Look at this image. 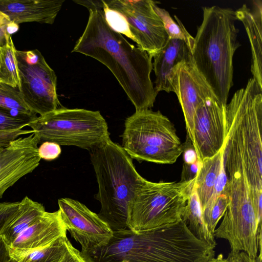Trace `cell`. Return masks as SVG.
I'll use <instances>...</instances> for the list:
<instances>
[{"label":"cell","mask_w":262,"mask_h":262,"mask_svg":"<svg viewBox=\"0 0 262 262\" xmlns=\"http://www.w3.org/2000/svg\"><path fill=\"white\" fill-rule=\"evenodd\" d=\"M46 212L40 203L27 196L19 202L17 214L1 234L6 243L10 246L17 237L39 220Z\"/></svg>","instance_id":"obj_20"},{"label":"cell","mask_w":262,"mask_h":262,"mask_svg":"<svg viewBox=\"0 0 262 262\" xmlns=\"http://www.w3.org/2000/svg\"><path fill=\"white\" fill-rule=\"evenodd\" d=\"M58 211L67 230L85 253L106 246L113 235L108 224L84 204L70 198L58 200Z\"/></svg>","instance_id":"obj_12"},{"label":"cell","mask_w":262,"mask_h":262,"mask_svg":"<svg viewBox=\"0 0 262 262\" xmlns=\"http://www.w3.org/2000/svg\"><path fill=\"white\" fill-rule=\"evenodd\" d=\"M195 179L152 182L143 178L128 206V229L139 233L181 221Z\"/></svg>","instance_id":"obj_6"},{"label":"cell","mask_w":262,"mask_h":262,"mask_svg":"<svg viewBox=\"0 0 262 262\" xmlns=\"http://www.w3.org/2000/svg\"><path fill=\"white\" fill-rule=\"evenodd\" d=\"M0 262H18L11 257L9 246L1 235L0 236Z\"/></svg>","instance_id":"obj_37"},{"label":"cell","mask_w":262,"mask_h":262,"mask_svg":"<svg viewBox=\"0 0 262 262\" xmlns=\"http://www.w3.org/2000/svg\"><path fill=\"white\" fill-rule=\"evenodd\" d=\"M226 104L211 98L200 104L195 110V150L200 161L215 156L224 145L226 136Z\"/></svg>","instance_id":"obj_14"},{"label":"cell","mask_w":262,"mask_h":262,"mask_svg":"<svg viewBox=\"0 0 262 262\" xmlns=\"http://www.w3.org/2000/svg\"><path fill=\"white\" fill-rule=\"evenodd\" d=\"M100 1H80L89 16L72 52L95 59L105 66L122 88L136 111L150 109L158 93L150 79L152 58L129 43L106 23Z\"/></svg>","instance_id":"obj_1"},{"label":"cell","mask_w":262,"mask_h":262,"mask_svg":"<svg viewBox=\"0 0 262 262\" xmlns=\"http://www.w3.org/2000/svg\"><path fill=\"white\" fill-rule=\"evenodd\" d=\"M19 202L0 203V236L16 216Z\"/></svg>","instance_id":"obj_30"},{"label":"cell","mask_w":262,"mask_h":262,"mask_svg":"<svg viewBox=\"0 0 262 262\" xmlns=\"http://www.w3.org/2000/svg\"><path fill=\"white\" fill-rule=\"evenodd\" d=\"M19 29L18 24L12 21L9 17L0 11V47L5 46L12 38L11 35Z\"/></svg>","instance_id":"obj_31"},{"label":"cell","mask_w":262,"mask_h":262,"mask_svg":"<svg viewBox=\"0 0 262 262\" xmlns=\"http://www.w3.org/2000/svg\"><path fill=\"white\" fill-rule=\"evenodd\" d=\"M40 158L47 161L57 158L61 154L60 146L51 142L42 143L38 148Z\"/></svg>","instance_id":"obj_32"},{"label":"cell","mask_w":262,"mask_h":262,"mask_svg":"<svg viewBox=\"0 0 262 262\" xmlns=\"http://www.w3.org/2000/svg\"><path fill=\"white\" fill-rule=\"evenodd\" d=\"M0 106L19 114H36L26 104L18 88L3 83H0Z\"/></svg>","instance_id":"obj_26"},{"label":"cell","mask_w":262,"mask_h":262,"mask_svg":"<svg viewBox=\"0 0 262 262\" xmlns=\"http://www.w3.org/2000/svg\"><path fill=\"white\" fill-rule=\"evenodd\" d=\"M193 37L190 42L179 39L169 38L165 46L154 57L152 70L155 76L156 92H172L170 78L173 68L179 63L191 57Z\"/></svg>","instance_id":"obj_18"},{"label":"cell","mask_w":262,"mask_h":262,"mask_svg":"<svg viewBox=\"0 0 262 262\" xmlns=\"http://www.w3.org/2000/svg\"><path fill=\"white\" fill-rule=\"evenodd\" d=\"M189 230L199 239L216 246L214 236L208 231L204 222L195 182L182 216Z\"/></svg>","instance_id":"obj_24"},{"label":"cell","mask_w":262,"mask_h":262,"mask_svg":"<svg viewBox=\"0 0 262 262\" xmlns=\"http://www.w3.org/2000/svg\"><path fill=\"white\" fill-rule=\"evenodd\" d=\"M39 140L33 133L0 144V199L6 191L39 164Z\"/></svg>","instance_id":"obj_15"},{"label":"cell","mask_w":262,"mask_h":262,"mask_svg":"<svg viewBox=\"0 0 262 262\" xmlns=\"http://www.w3.org/2000/svg\"><path fill=\"white\" fill-rule=\"evenodd\" d=\"M153 8L160 17L165 30L171 39H179L186 42H190L193 37L188 32L180 19L174 15L177 24L171 18L169 13L165 9L158 7L156 3L153 1Z\"/></svg>","instance_id":"obj_27"},{"label":"cell","mask_w":262,"mask_h":262,"mask_svg":"<svg viewBox=\"0 0 262 262\" xmlns=\"http://www.w3.org/2000/svg\"><path fill=\"white\" fill-rule=\"evenodd\" d=\"M170 83L181 106L187 132L195 149L194 116L198 106L207 99L215 98L210 86L196 68L192 57L173 69ZM217 99V98H216Z\"/></svg>","instance_id":"obj_13"},{"label":"cell","mask_w":262,"mask_h":262,"mask_svg":"<svg viewBox=\"0 0 262 262\" xmlns=\"http://www.w3.org/2000/svg\"><path fill=\"white\" fill-rule=\"evenodd\" d=\"M89 152L98 186V214L113 232L127 229L128 206L143 178L122 146L110 138Z\"/></svg>","instance_id":"obj_5"},{"label":"cell","mask_w":262,"mask_h":262,"mask_svg":"<svg viewBox=\"0 0 262 262\" xmlns=\"http://www.w3.org/2000/svg\"><path fill=\"white\" fill-rule=\"evenodd\" d=\"M202 162L198 161L192 164H183L180 181H189L195 179L202 166Z\"/></svg>","instance_id":"obj_35"},{"label":"cell","mask_w":262,"mask_h":262,"mask_svg":"<svg viewBox=\"0 0 262 262\" xmlns=\"http://www.w3.org/2000/svg\"><path fill=\"white\" fill-rule=\"evenodd\" d=\"M72 246L66 235L46 247L31 250L9 248L11 257L18 262H59Z\"/></svg>","instance_id":"obj_22"},{"label":"cell","mask_w":262,"mask_h":262,"mask_svg":"<svg viewBox=\"0 0 262 262\" xmlns=\"http://www.w3.org/2000/svg\"><path fill=\"white\" fill-rule=\"evenodd\" d=\"M15 56L19 91L31 112L44 115L62 107L57 94V77L37 49L19 51Z\"/></svg>","instance_id":"obj_10"},{"label":"cell","mask_w":262,"mask_h":262,"mask_svg":"<svg viewBox=\"0 0 262 262\" xmlns=\"http://www.w3.org/2000/svg\"><path fill=\"white\" fill-rule=\"evenodd\" d=\"M12 38L0 47V83L20 88L19 76Z\"/></svg>","instance_id":"obj_25"},{"label":"cell","mask_w":262,"mask_h":262,"mask_svg":"<svg viewBox=\"0 0 262 262\" xmlns=\"http://www.w3.org/2000/svg\"><path fill=\"white\" fill-rule=\"evenodd\" d=\"M66 227L58 210L46 211L31 226L20 233L10 247L19 251H29L46 247L66 236Z\"/></svg>","instance_id":"obj_16"},{"label":"cell","mask_w":262,"mask_h":262,"mask_svg":"<svg viewBox=\"0 0 262 262\" xmlns=\"http://www.w3.org/2000/svg\"><path fill=\"white\" fill-rule=\"evenodd\" d=\"M12 112L14 111L0 106V144H8L23 135L33 133L32 130L23 128L37 117L36 114L28 115Z\"/></svg>","instance_id":"obj_23"},{"label":"cell","mask_w":262,"mask_h":262,"mask_svg":"<svg viewBox=\"0 0 262 262\" xmlns=\"http://www.w3.org/2000/svg\"><path fill=\"white\" fill-rule=\"evenodd\" d=\"M39 144L51 142L90 150L110 138L107 124L98 111L59 107L29 124Z\"/></svg>","instance_id":"obj_8"},{"label":"cell","mask_w":262,"mask_h":262,"mask_svg":"<svg viewBox=\"0 0 262 262\" xmlns=\"http://www.w3.org/2000/svg\"><path fill=\"white\" fill-rule=\"evenodd\" d=\"M107 6L125 18L137 47L152 58L169 38L150 0L105 1Z\"/></svg>","instance_id":"obj_11"},{"label":"cell","mask_w":262,"mask_h":262,"mask_svg":"<svg viewBox=\"0 0 262 262\" xmlns=\"http://www.w3.org/2000/svg\"><path fill=\"white\" fill-rule=\"evenodd\" d=\"M253 9L246 4L235 11L246 29L251 50V72L262 89V1H253Z\"/></svg>","instance_id":"obj_19"},{"label":"cell","mask_w":262,"mask_h":262,"mask_svg":"<svg viewBox=\"0 0 262 262\" xmlns=\"http://www.w3.org/2000/svg\"><path fill=\"white\" fill-rule=\"evenodd\" d=\"M101 3L104 16L108 26L115 31L134 40L124 16L118 11L109 8L105 1H101Z\"/></svg>","instance_id":"obj_29"},{"label":"cell","mask_w":262,"mask_h":262,"mask_svg":"<svg viewBox=\"0 0 262 262\" xmlns=\"http://www.w3.org/2000/svg\"><path fill=\"white\" fill-rule=\"evenodd\" d=\"M202 10V22L191 47L193 62L217 99L226 104L233 84V56L241 46L235 25L237 18L230 8L213 6Z\"/></svg>","instance_id":"obj_4"},{"label":"cell","mask_w":262,"mask_h":262,"mask_svg":"<svg viewBox=\"0 0 262 262\" xmlns=\"http://www.w3.org/2000/svg\"><path fill=\"white\" fill-rule=\"evenodd\" d=\"M207 262H227L226 258H225L223 254H219L217 257H213L209 259Z\"/></svg>","instance_id":"obj_38"},{"label":"cell","mask_w":262,"mask_h":262,"mask_svg":"<svg viewBox=\"0 0 262 262\" xmlns=\"http://www.w3.org/2000/svg\"><path fill=\"white\" fill-rule=\"evenodd\" d=\"M262 89L253 77L226 104L223 150L227 177L244 176L252 191L262 194Z\"/></svg>","instance_id":"obj_3"},{"label":"cell","mask_w":262,"mask_h":262,"mask_svg":"<svg viewBox=\"0 0 262 262\" xmlns=\"http://www.w3.org/2000/svg\"><path fill=\"white\" fill-rule=\"evenodd\" d=\"M224 166L223 148L215 156L202 161L195 181V187L202 211L210 200Z\"/></svg>","instance_id":"obj_21"},{"label":"cell","mask_w":262,"mask_h":262,"mask_svg":"<svg viewBox=\"0 0 262 262\" xmlns=\"http://www.w3.org/2000/svg\"><path fill=\"white\" fill-rule=\"evenodd\" d=\"M229 203L228 196L225 192L217 198L210 208L202 212L206 227L209 232L213 235L217 224L224 216Z\"/></svg>","instance_id":"obj_28"},{"label":"cell","mask_w":262,"mask_h":262,"mask_svg":"<svg viewBox=\"0 0 262 262\" xmlns=\"http://www.w3.org/2000/svg\"><path fill=\"white\" fill-rule=\"evenodd\" d=\"M122 147L133 159L172 164L182 153V143L173 123L160 111H136L126 118Z\"/></svg>","instance_id":"obj_7"},{"label":"cell","mask_w":262,"mask_h":262,"mask_svg":"<svg viewBox=\"0 0 262 262\" xmlns=\"http://www.w3.org/2000/svg\"><path fill=\"white\" fill-rule=\"evenodd\" d=\"M64 0H0V11L19 24L27 22L53 24Z\"/></svg>","instance_id":"obj_17"},{"label":"cell","mask_w":262,"mask_h":262,"mask_svg":"<svg viewBox=\"0 0 262 262\" xmlns=\"http://www.w3.org/2000/svg\"><path fill=\"white\" fill-rule=\"evenodd\" d=\"M214 253L213 246L197 238L182 220L139 233L113 232L106 246L80 254L88 262H207Z\"/></svg>","instance_id":"obj_2"},{"label":"cell","mask_w":262,"mask_h":262,"mask_svg":"<svg viewBox=\"0 0 262 262\" xmlns=\"http://www.w3.org/2000/svg\"><path fill=\"white\" fill-rule=\"evenodd\" d=\"M225 192L229 203L214 236L229 242L231 251H244L252 259L257 256L261 226L254 207L256 198L248 182L242 178L228 180Z\"/></svg>","instance_id":"obj_9"},{"label":"cell","mask_w":262,"mask_h":262,"mask_svg":"<svg viewBox=\"0 0 262 262\" xmlns=\"http://www.w3.org/2000/svg\"><path fill=\"white\" fill-rule=\"evenodd\" d=\"M59 262H88L80 252L73 246L63 256Z\"/></svg>","instance_id":"obj_36"},{"label":"cell","mask_w":262,"mask_h":262,"mask_svg":"<svg viewBox=\"0 0 262 262\" xmlns=\"http://www.w3.org/2000/svg\"><path fill=\"white\" fill-rule=\"evenodd\" d=\"M259 254L254 258H251L244 251H231L226 258L227 262H262L261 248Z\"/></svg>","instance_id":"obj_34"},{"label":"cell","mask_w":262,"mask_h":262,"mask_svg":"<svg viewBox=\"0 0 262 262\" xmlns=\"http://www.w3.org/2000/svg\"><path fill=\"white\" fill-rule=\"evenodd\" d=\"M182 154H183L184 164H192L200 161L192 142L187 136L185 142L182 144Z\"/></svg>","instance_id":"obj_33"}]
</instances>
